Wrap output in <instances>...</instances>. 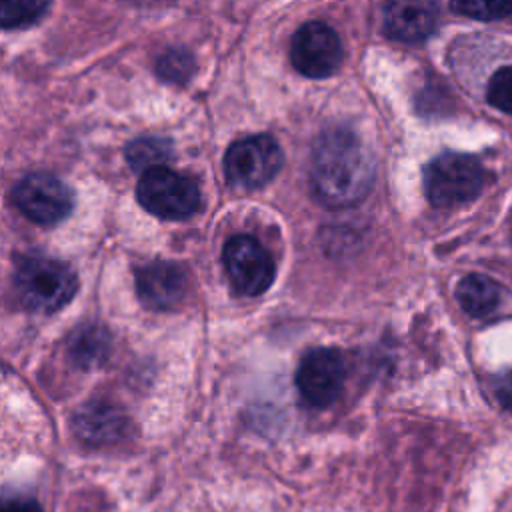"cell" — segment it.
<instances>
[{
    "mask_svg": "<svg viewBox=\"0 0 512 512\" xmlns=\"http://www.w3.org/2000/svg\"><path fill=\"white\" fill-rule=\"evenodd\" d=\"M372 180V158L352 132L336 128L316 140L310 158V182L326 206L344 208L360 202Z\"/></svg>",
    "mask_w": 512,
    "mask_h": 512,
    "instance_id": "cell-1",
    "label": "cell"
},
{
    "mask_svg": "<svg viewBox=\"0 0 512 512\" xmlns=\"http://www.w3.org/2000/svg\"><path fill=\"white\" fill-rule=\"evenodd\" d=\"M16 296L32 312H56L66 306L78 290L74 270L54 258L26 256L14 270Z\"/></svg>",
    "mask_w": 512,
    "mask_h": 512,
    "instance_id": "cell-2",
    "label": "cell"
},
{
    "mask_svg": "<svg viewBox=\"0 0 512 512\" xmlns=\"http://www.w3.org/2000/svg\"><path fill=\"white\" fill-rule=\"evenodd\" d=\"M484 184V170L474 156L446 152L424 168V190L430 204L450 208L470 202Z\"/></svg>",
    "mask_w": 512,
    "mask_h": 512,
    "instance_id": "cell-3",
    "label": "cell"
},
{
    "mask_svg": "<svg viewBox=\"0 0 512 512\" xmlns=\"http://www.w3.org/2000/svg\"><path fill=\"white\" fill-rule=\"evenodd\" d=\"M136 196L144 210L164 220H184L200 206V190L196 182L166 166L142 172Z\"/></svg>",
    "mask_w": 512,
    "mask_h": 512,
    "instance_id": "cell-4",
    "label": "cell"
},
{
    "mask_svg": "<svg viewBox=\"0 0 512 512\" xmlns=\"http://www.w3.org/2000/svg\"><path fill=\"white\" fill-rule=\"evenodd\" d=\"M282 168V150L270 136H248L234 142L224 156L228 182L242 190L268 184Z\"/></svg>",
    "mask_w": 512,
    "mask_h": 512,
    "instance_id": "cell-5",
    "label": "cell"
},
{
    "mask_svg": "<svg viewBox=\"0 0 512 512\" xmlns=\"http://www.w3.org/2000/svg\"><path fill=\"white\" fill-rule=\"evenodd\" d=\"M222 262L230 284L244 296H258L274 282V260L252 236H232L224 246Z\"/></svg>",
    "mask_w": 512,
    "mask_h": 512,
    "instance_id": "cell-6",
    "label": "cell"
},
{
    "mask_svg": "<svg viewBox=\"0 0 512 512\" xmlns=\"http://www.w3.org/2000/svg\"><path fill=\"white\" fill-rule=\"evenodd\" d=\"M14 204L28 220L52 226L72 212L74 196L60 178L46 172H34L16 184Z\"/></svg>",
    "mask_w": 512,
    "mask_h": 512,
    "instance_id": "cell-7",
    "label": "cell"
},
{
    "mask_svg": "<svg viewBox=\"0 0 512 512\" xmlns=\"http://www.w3.org/2000/svg\"><path fill=\"white\" fill-rule=\"evenodd\" d=\"M344 378V360L334 348H314L306 352L296 370L298 392L302 400L314 408L330 406L338 398Z\"/></svg>",
    "mask_w": 512,
    "mask_h": 512,
    "instance_id": "cell-8",
    "label": "cell"
},
{
    "mask_svg": "<svg viewBox=\"0 0 512 512\" xmlns=\"http://www.w3.org/2000/svg\"><path fill=\"white\" fill-rule=\"evenodd\" d=\"M342 42L324 22L304 24L292 38L290 60L294 68L308 78H326L342 62Z\"/></svg>",
    "mask_w": 512,
    "mask_h": 512,
    "instance_id": "cell-9",
    "label": "cell"
},
{
    "mask_svg": "<svg viewBox=\"0 0 512 512\" xmlns=\"http://www.w3.org/2000/svg\"><path fill=\"white\" fill-rule=\"evenodd\" d=\"M136 290L146 308L172 310L186 296L188 274L178 262L154 260L136 270Z\"/></svg>",
    "mask_w": 512,
    "mask_h": 512,
    "instance_id": "cell-10",
    "label": "cell"
},
{
    "mask_svg": "<svg viewBox=\"0 0 512 512\" xmlns=\"http://www.w3.org/2000/svg\"><path fill=\"white\" fill-rule=\"evenodd\" d=\"M72 430L90 446H110L128 438L130 418L108 402H88L76 410Z\"/></svg>",
    "mask_w": 512,
    "mask_h": 512,
    "instance_id": "cell-11",
    "label": "cell"
},
{
    "mask_svg": "<svg viewBox=\"0 0 512 512\" xmlns=\"http://www.w3.org/2000/svg\"><path fill=\"white\" fill-rule=\"evenodd\" d=\"M438 24L432 0H390L384 8V32L400 42H422Z\"/></svg>",
    "mask_w": 512,
    "mask_h": 512,
    "instance_id": "cell-12",
    "label": "cell"
},
{
    "mask_svg": "<svg viewBox=\"0 0 512 512\" xmlns=\"http://www.w3.org/2000/svg\"><path fill=\"white\" fill-rule=\"evenodd\" d=\"M68 358L84 370L102 366L110 356V334L96 324L78 326L66 342Z\"/></svg>",
    "mask_w": 512,
    "mask_h": 512,
    "instance_id": "cell-13",
    "label": "cell"
},
{
    "mask_svg": "<svg viewBox=\"0 0 512 512\" xmlns=\"http://www.w3.org/2000/svg\"><path fill=\"white\" fill-rule=\"evenodd\" d=\"M500 286L484 274H468L456 286V300L464 312L474 318H484L500 304Z\"/></svg>",
    "mask_w": 512,
    "mask_h": 512,
    "instance_id": "cell-14",
    "label": "cell"
},
{
    "mask_svg": "<svg viewBox=\"0 0 512 512\" xmlns=\"http://www.w3.org/2000/svg\"><path fill=\"white\" fill-rule=\"evenodd\" d=\"M170 156L168 142L160 138H140L126 148V158L134 170H150L162 166Z\"/></svg>",
    "mask_w": 512,
    "mask_h": 512,
    "instance_id": "cell-15",
    "label": "cell"
},
{
    "mask_svg": "<svg viewBox=\"0 0 512 512\" xmlns=\"http://www.w3.org/2000/svg\"><path fill=\"white\" fill-rule=\"evenodd\" d=\"M48 4L50 0H0L2 28H22L36 22Z\"/></svg>",
    "mask_w": 512,
    "mask_h": 512,
    "instance_id": "cell-16",
    "label": "cell"
},
{
    "mask_svg": "<svg viewBox=\"0 0 512 512\" xmlns=\"http://www.w3.org/2000/svg\"><path fill=\"white\" fill-rule=\"evenodd\" d=\"M156 72L166 82H186L194 72V58L180 48L168 50L158 58Z\"/></svg>",
    "mask_w": 512,
    "mask_h": 512,
    "instance_id": "cell-17",
    "label": "cell"
},
{
    "mask_svg": "<svg viewBox=\"0 0 512 512\" xmlns=\"http://www.w3.org/2000/svg\"><path fill=\"white\" fill-rule=\"evenodd\" d=\"M452 8L476 20H496L512 12V0H454Z\"/></svg>",
    "mask_w": 512,
    "mask_h": 512,
    "instance_id": "cell-18",
    "label": "cell"
},
{
    "mask_svg": "<svg viewBox=\"0 0 512 512\" xmlns=\"http://www.w3.org/2000/svg\"><path fill=\"white\" fill-rule=\"evenodd\" d=\"M486 98L494 108L512 114V66H504L492 74Z\"/></svg>",
    "mask_w": 512,
    "mask_h": 512,
    "instance_id": "cell-19",
    "label": "cell"
},
{
    "mask_svg": "<svg viewBox=\"0 0 512 512\" xmlns=\"http://www.w3.org/2000/svg\"><path fill=\"white\" fill-rule=\"evenodd\" d=\"M492 390L498 404L512 412V370L500 372L492 382Z\"/></svg>",
    "mask_w": 512,
    "mask_h": 512,
    "instance_id": "cell-20",
    "label": "cell"
},
{
    "mask_svg": "<svg viewBox=\"0 0 512 512\" xmlns=\"http://www.w3.org/2000/svg\"><path fill=\"white\" fill-rule=\"evenodd\" d=\"M2 512H40V508H38V504L34 500L12 498V500H4Z\"/></svg>",
    "mask_w": 512,
    "mask_h": 512,
    "instance_id": "cell-21",
    "label": "cell"
}]
</instances>
